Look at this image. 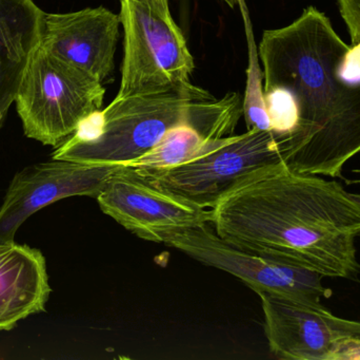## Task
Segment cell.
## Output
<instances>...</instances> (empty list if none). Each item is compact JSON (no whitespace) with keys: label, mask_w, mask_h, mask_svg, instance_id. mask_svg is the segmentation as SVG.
<instances>
[{"label":"cell","mask_w":360,"mask_h":360,"mask_svg":"<svg viewBox=\"0 0 360 360\" xmlns=\"http://www.w3.org/2000/svg\"><path fill=\"white\" fill-rule=\"evenodd\" d=\"M264 333L279 359L334 360L340 346L360 338V321L340 318L321 302L258 292Z\"/></svg>","instance_id":"obj_9"},{"label":"cell","mask_w":360,"mask_h":360,"mask_svg":"<svg viewBox=\"0 0 360 360\" xmlns=\"http://www.w3.org/2000/svg\"><path fill=\"white\" fill-rule=\"evenodd\" d=\"M124 61L118 97L155 94L191 84L195 69L169 0H120Z\"/></svg>","instance_id":"obj_4"},{"label":"cell","mask_w":360,"mask_h":360,"mask_svg":"<svg viewBox=\"0 0 360 360\" xmlns=\"http://www.w3.org/2000/svg\"><path fill=\"white\" fill-rule=\"evenodd\" d=\"M211 213L214 232L237 249L323 277L352 278L359 271L360 196L334 180L273 165L222 197Z\"/></svg>","instance_id":"obj_2"},{"label":"cell","mask_w":360,"mask_h":360,"mask_svg":"<svg viewBox=\"0 0 360 360\" xmlns=\"http://www.w3.org/2000/svg\"><path fill=\"white\" fill-rule=\"evenodd\" d=\"M103 84L38 46L25 68L15 104L29 139L57 147L101 109Z\"/></svg>","instance_id":"obj_5"},{"label":"cell","mask_w":360,"mask_h":360,"mask_svg":"<svg viewBox=\"0 0 360 360\" xmlns=\"http://www.w3.org/2000/svg\"><path fill=\"white\" fill-rule=\"evenodd\" d=\"M122 166L52 159L21 169L0 206V241H15L17 230L32 215L57 201L76 196L96 199Z\"/></svg>","instance_id":"obj_10"},{"label":"cell","mask_w":360,"mask_h":360,"mask_svg":"<svg viewBox=\"0 0 360 360\" xmlns=\"http://www.w3.org/2000/svg\"><path fill=\"white\" fill-rule=\"evenodd\" d=\"M120 15L98 6L70 13H44L40 46L101 84L115 69Z\"/></svg>","instance_id":"obj_11"},{"label":"cell","mask_w":360,"mask_h":360,"mask_svg":"<svg viewBox=\"0 0 360 360\" xmlns=\"http://www.w3.org/2000/svg\"><path fill=\"white\" fill-rule=\"evenodd\" d=\"M205 266L224 271L243 281L255 293L321 302L331 291L321 275L276 258L237 249L220 238L210 224L184 230L165 242Z\"/></svg>","instance_id":"obj_8"},{"label":"cell","mask_w":360,"mask_h":360,"mask_svg":"<svg viewBox=\"0 0 360 360\" xmlns=\"http://www.w3.org/2000/svg\"><path fill=\"white\" fill-rule=\"evenodd\" d=\"M270 131L291 137L287 165L342 178L360 152V44H348L314 6L258 46Z\"/></svg>","instance_id":"obj_1"},{"label":"cell","mask_w":360,"mask_h":360,"mask_svg":"<svg viewBox=\"0 0 360 360\" xmlns=\"http://www.w3.org/2000/svg\"><path fill=\"white\" fill-rule=\"evenodd\" d=\"M352 44H360V0H336Z\"/></svg>","instance_id":"obj_15"},{"label":"cell","mask_w":360,"mask_h":360,"mask_svg":"<svg viewBox=\"0 0 360 360\" xmlns=\"http://www.w3.org/2000/svg\"><path fill=\"white\" fill-rule=\"evenodd\" d=\"M334 360H360V338H351L344 342Z\"/></svg>","instance_id":"obj_16"},{"label":"cell","mask_w":360,"mask_h":360,"mask_svg":"<svg viewBox=\"0 0 360 360\" xmlns=\"http://www.w3.org/2000/svg\"><path fill=\"white\" fill-rule=\"evenodd\" d=\"M290 154L289 137L250 129L243 135H233L217 149L191 162L160 170H139L160 188L212 209L222 197L258 171L285 164Z\"/></svg>","instance_id":"obj_6"},{"label":"cell","mask_w":360,"mask_h":360,"mask_svg":"<svg viewBox=\"0 0 360 360\" xmlns=\"http://www.w3.org/2000/svg\"><path fill=\"white\" fill-rule=\"evenodd\" d=\"M237 107H243L237 93L218 99L192 84L155 94L116 97L105 109L84 118L55 147L52 159L124 166L153 149L175 127Z\"/></svg>","instance_id":"obj_3"},{"label":"cell","mask_w":360,"mask_h":360,"mask_svg":"<svg viewBox=\"0 0 360 360\" xmlns=\"http://www.w3.org/2000/svg\"><path fill=\"white\" fill-rule=\"evenodd\" d=\"M103 213L135 236L165 243L186 230L211 223V209L160 188L139 169L122 165L96 198Z\"/></svg>","instance_id":"obj_7"},{"label":"cell","mask_w":360,"mask_h":360,"mask_svg":"<svg viewBox=\"0 0 360 360\" xmlns=\"http://www.w3.org/2000/svg\"><path fill=\"white\" fill-rule=\"evenodd\" d=\"M51 293L44 254L15 241H0V331L44 312Z\"/></svg>","instance_id":"obj_12"},{"label":"cell","mask_w":360,"mask_h":360,"mask_svg":"<svg viewBox=\"0 0 360 360\" xmlns=\"http://www.w3.org/2000/svg\"><path fill=\"white\" fill-rule=\"evenodd\" d=\"M224 1L226 2L230 6H234L235 4H238L239 0H224Z\"/></svg>","instance_id":"obj_17"},{"label":"cell","mask_w":360,"mask_h":360,"mask_svg":"<svg viewBox=\"0 0 360 360\" xmlns=\"http://www.w3.org/2000/svg\"><path fill=\"white\" fill-rule=\"evenodd\" d=\"M239 8L243 15L245 25V37L248 42V68L247 85H245V97L243 99V112L247 123L248 130L270 131V120L266 108L264 90V71L260 67L258 46H256L253 27L249 10L245 0H239Z\"/></svg>","instance_id":"obj_14"},{"label":"cell","mask_w":360,"mask_h":360,"mask_svg":"<svg viewBox=\"0 0 360 360\" xmlns=\"http://www.w3.org/2000/svg\"><path fill=\"white\" fill-rule=\"evenodd\" d=\"M243 114V107H237L205 120L179 125L153 149L124 166L160 170L196 160L226 144Z\"/></svg>","instance_id":"obj_13"}]
</instances>
